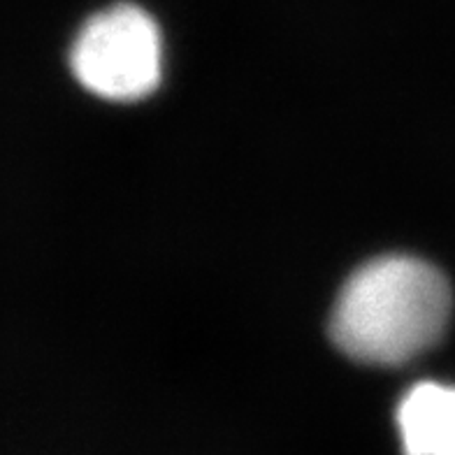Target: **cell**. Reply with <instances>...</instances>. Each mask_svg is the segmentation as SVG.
I'll list each match as a JSON object with an SVG mask.
<instances>
[{"instance_id":"3","label":"cell","mask_w":455,"mask_h":455,"mask_svg":"<svg viewBox=\"0 0 455 455\" xmlns=\"http://www.w3.org/2000/svg\"><path fill=\"white\" fill-rule=\"evenodd\" d=\"M404 455H455V386L423 381L397 407Z\"/></svg>"},{"instance_id":"1","label":"cell","mask_w":455,"mask_h":455,"mask_svg":"<svg viewBox=\"0 0 455 455\" xmlns=\"http://www.w3.org/2000/svg\"><path fill=\"white\" fill-rule=\"evenodd\" d=\"M449 316L451 288L437 267L386 256L363 265L341 288L330 335L351 358L400 365L430 348Z\"/></svg>"},{"instance_id":"2","label":"cell","mask_w":455,"mask_h":455,"mask_svg":"<svg viewBox=\"0 0 455 455\" xmlns=\"http://www.w3.org/2000/svg\"><path fill=\"white\" fill-rule=\"evenodd\" d=\"M75 77L96 96L135 100L161 79V36L149 14L114 5L91 17L72 44Z\"/></svg>"}]
</instances>
